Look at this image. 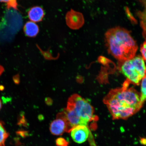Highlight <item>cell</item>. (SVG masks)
I'll list each match as a JSON object with an SVG mask.
<instances>
[{"label": "cell", "instance_id": "6da1fadb", "mask_svg": "<svg viewBox=\"0 0 146 146\" xmlns=\"http://www.w3.org/2000/svg\"><path fill=\"white\" fill-rule=\"evenodd\" d=\"M130 82H124L122 87L112 89L103 99L114 119H126L140 110L144 102L141 94L132 87Z\"/></svg>", "mask_w": 146, "mask_h": 146}, {"label": "cell", "instance_id": "7a4b0ae2", "mask_svg": "<svg viewBox=\"0 0 146 146\" xmlns=\"http://www.w3.org/2000/svg\"><path fill=\"white\" fill-rule=\"evenodd\" d=\"M106 45L109 53L122 62L135 55L138 46L130 33L122 27L110 29L106 33Z\"/></svg>", "mask_w": 146, "mask_h": 146}, {"label": "cell", "instance_id": "3957f363", "mask_svg": "<svg viewBox=\"0 0 146 146\" xmlns=\"http://www.w3.org/2000/svg\"><path fill=\"white\" fill-rule=\"evenodd\" d=\"M120 70L130 83L139 85L145 74L146 66L141 56H134L123 62Z\"/></svg>", "mask_w": 146, "mask_h": 146}, {"label": "cell", "instance_id": "277c9868", "mask_svg": "<svg viewBox=\"0 0 146 146\" xmlns=\"http://www.w3.org/2000/svg\"><path fill=\"white\" fill-rule=\"evenodd\" d=\"M67 108L74 110L85 125L87 126L94 119V108L87 100L78 95H73L69 98Z\"/></svg>", "mask_w": 146, "mask_h": 146}, {"label": "cell", "instance_id": "5b68a950", "mask_svg": "<svg viewBox=\"0 0 146 146\" xmlns=\"http://www.w3.org/2000/svg\"><path fill=\"white\" fill-rule=\"evenodd\" d=\"M50 129L54 135H61L65 132H68V125L62 112L58 114L56 119L51 123Z\"/></svg>", "mask_w": 146, "mask_h": 146}, {"label": "cell", "instance_id": "8992f818", "mask_svg": "<svg viewBox=\"0 0 146 146\" xmlns=\"http://www.w3.org/2000/svg\"><path fill=\"white\" fill-rule=\"evenodd\" d=\"M72 139L76 143H82L86 141L90 134L87 126L79 125L73 128L70 131Z\"/></svg>", "mask_w": 146, "mask_h": 146}, {"label": "cell", "instance_id": "52a82bcc", "mask_svg": "<svg viewBox=\"0 0 146 146\" xmlns=\"http://www.w3.org/2000/svg\"><path fill=\"white\" fill-rule=\"evenodd\" d=\"M67 25L70 28L78 29L82 26L84 23V19L82 15L74 11L68 13L66 16Z\"/></svg>", "mask_w": 146, "mask_h": 146}, {"label": "cell", "instance_id": "ba28073f", "mask_svg": "<svg viewBox=\"0 0 146 146\" xmlns=\"http://www.w3.org/2000/svg\"><path fill=\"white\" fill-rule=\"evenodd\" d=\"M29 18L32 22H39L43 19L44 12L42 9L39 7H33L28 12Z\"/></svg>", "mask_w": 146, "mask_h": 146}, {"label": "cell", "instance_id": "9c48e42d", "mask_svg": "<svg viewBox=\"0 0 146 146\" xmlns=\"http://www.w3.org/2000/svg\"><path fill=\"white\" fill-rule=\"evenodd\" d=\"M24 31L25 34L30 37H34L37 35L39 32L37 25L33 22H28L25 24Z\"/></svg>", "mask_w": 146, "mask_h": 146}, {"label": "cell", "instance_id": "30bf717a", "mask_svg": "<svg viewBox=\"0 0 146 146\" xmlns=\"http://www.w3.org/2000/svg\"><path fill=\"white\" fill-rule=\"evenodd\" d=\"M138 15L143 31V35L144 38H146V1L145 2L143 10L139 12Z\"/></svg>", "mask_w": 146, "mask_h": 146}, {"label": "cell", "instance_id": "8fae6325", "mask_svg": "<svg viewBox=\"0 0 146 146\" xmlns=\"http://www.w3.org/2000/svg\"><path fill=\"white\" fill-rule=\"evenodd\" d=\"M9 136L3 123L0 121V146H4L5 141Z\"/></svg>", "mask_w": 146, "mask_h": 146}, {"label": "cell", "instance_id": "7c38bea8", "mask_svg": "<svg viewBox=\"0 0 146 146\" xmlns=\"http://www.w3.org/2000/svg\"><path fill=\"white\" fill-rule=\"evenodd\" d=\"M141 98L143 102L146 100V70L145 76L141 81Z\"/></svg>", "mask_w": 146, "mask_h": 146}, {"label": "cell", "instance_id": "4fadbf2b", "mask_svg": "<svg viewBox=\"0 0 146 146\" xmlns=\"http://www.w3.org/2000/svg\"><path fill=\"white\" fill-rule=\"evenodd\" d=\"M0 3H5L6 4L7 8L8 10L17 9V0H0Z\"/></svg>", "mask_w": 146, "mask_h": 146}, {"label": "cell", "instance_id": "5bb4252c", "mask_svg": "<svg viewBox=\"0 0 146 146\" xmlns=\"http://www.w3.org/2000/svg\"><path fill=\"white\" fill-rule=\"evenodd\" d=\"M56 145L57 146H68L69 143L64 138H59L57 139L56 141Z\"/></svg>", "mask_w": 146, "mask_h": 146}, {"label": "cell", "instance_id": "9a60e30c", "mask_svg": "<svg viewBox=\"0 0 146 146\" xmlns=\"http://www.w3.org/2000/svg\"><path fill=\"white\" fill-rule=\"evenodd\" d=\"M145 40L140 47V52L144 61H146V38Z\"/></svg>", "mask_w": 146, "mask_h": 146}, {"label": "cell", "instance_id": "2e32d148", "mask_svg": "<svg viewBox=\"0 0 146 146\" xmlns=\"http://www.w3.org/2000/svg\"><path fill=\"white\" fill-rule=\"evenodd\" d=\"M4 71V68L2 66L0 65V76L2 74Z\"/></svg>", "mask_w": 146, "mask_h": 146}, {"label": "cell", "instance_id": "e0dca14e", "mask_svg": "<svg viewBox=\"0 0 146 146\" xmlns=\"http://www.w3.org/2000/svg\"><path fill=\"white\" fill-rule=\"evenodd\" d=\"M141 142L142 144H143L144 145H146V139L143 138L141 139Z\"/></svg>", "mask_w": 146, "mask_h": 146}, {"label": "cell", "instance_id": "ac0fdd59", "mask_svg": "<svg viewBox=\"0 0 146 146\" xmlns=\"http://www.w3.org/2000/svg\"><path fill=\"white\" fill-rule=\"evenodd\" d=\"M2 104L1 100V98H0V110H1V109L2 108Z\"/></svg>", "mask_w": 146, "mask_h": 146}, {"label": "cell", "instance_id": "d6986e66", "mask_svg": "<svg viewBox=\"0 0 146 146\" xmlns=\"http://www.w3.org/2000/svg\"><path fill=\"white\" fill-rule=\"evenodd\" d=\"M145 1H146V0H145Z\"/></svg>", "mask_w": 146, "mask_h": 146}]
</instances>
